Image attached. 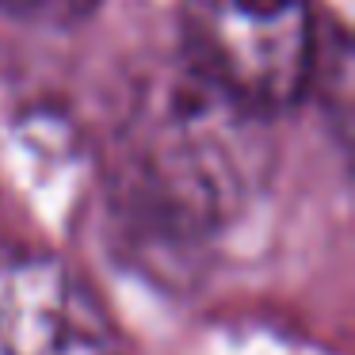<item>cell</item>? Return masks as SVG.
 <instances>
[{
  "mask_svg": "<svg viewBox=\"0 0 355 355\" xmlns=\"http://www.w3.org/2000/svg\"><path fill=\"white\" fill-rule=\"evenodd\" d=\"M268 176V119L176 58L141 73L115 123L107 214L134 252L187 256L230 230Z\"/></svg>",
  "mask_w": 355,
  "mask_h": 355,
  "instance_id": "1",
  "label": "cell"
},
{
  "mask_svg": "<svg viewBox=\"0 0 355 355\" xmlns=\"http://www.w3.org/2000/svg\"><path fill=\"white\" fill-rule=\"evenodd\" d=\"M180 35L202 80L271 119L309 92L321 24L313 0H184Z\"/></svg>",
  "mask_w": 355,
  "mask_h": 355,
  "instance_id": "2",
  "label": "cell"
},
{
  "mask_svg": "<svg viewBox=\"0 0 355 355\" xmlns=\"http://www.w3.org/2000/svg\"><path fill=\"white\" fill-rule=\"evenodd\" d=\"M0 355H126L77 268L39 248L0 252Z\"/></svg>",
  "mask_w": 355,
  "mask_h": 355,
  "instance_id": "3",
  "label": "cell"
},
{
  "mask_svg": "<svg viewBox=\"0 0 355 355\" xmlns=\"http://www.w3.org/2000/svg\"><path fill=\"white\" fill-rule=\"evenodd\" d=\"M100 4L103 0H0V12L31 27H73Z\"/></svg>",
  "mask_w": 355,
  "mask_h": 355,
  "instance_id": "4",
  "label": "cell"
}]
</instances>
